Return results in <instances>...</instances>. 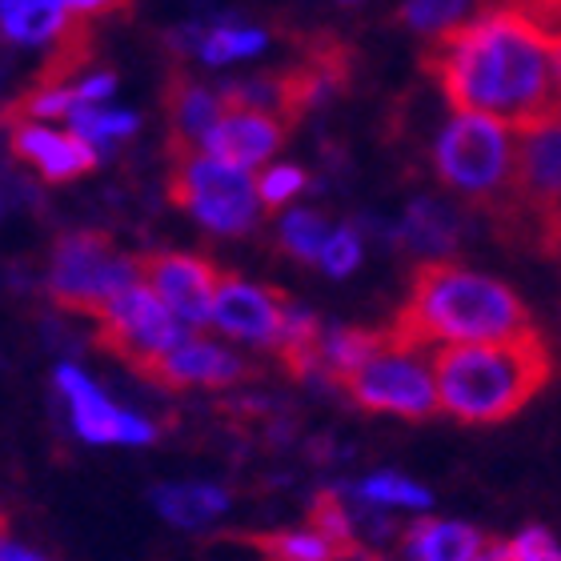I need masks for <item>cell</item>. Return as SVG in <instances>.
Instances as JSON below:
<instances>
[{
	"label": "cell",
	"mask_w": 561,
	"mask_h": 561,
	"mask_svg": "<svg viewBox=\"0 0 561 561\" xmlns=\"http://www.w3.org/2000/svg\"><path fill=\"white\" fill-rule=\"evenodd\" d=\"M425 69L457 113H485L510 129L561 117L550 69V28L522 0H493L433 36Z\"/></svg>",
	"instance_id": "1"
},
{
	"label": "cell",
	"mask_w": 561,
	"mask_h": 561,
	"mask_svg": "<svg viewBox=\"0 0 561 561\" xmlns=\"http://www.w3.org/2000/svg\"><path fill=\"white\" fill-rule=\"evenodd\" d=\"M526 329H534L526 301L505 280L466 270L457 261H425L413 273L410 301L393 321V333L421 350L497 341Z\"/></svg>",
	"instance_id": "2"
},
{
	"label": "cell",
	"mask_w": 561,
	"mask_h": 561,
	"mask_svg": "<svg viewBox=\"0 0 561 561\" xmlns=\"http://www.w3.org/2000/svg\"><path fill=\"white\" fill-rule=\"evenodd\" d=\"M437 398L449 417L466 425H497L522 413L550 386L553 357L538 329L473 345L433 350Z\"/></svg>",
	"instance_id": "3"
},
{
	"label": "cell",
	"mask_w": 561,
	"mask_h": 561,
	"mask_svg": "<svg viewBox=\"0 0 561 561\" xmlns=\"http://www.w3.org/2000/svg\"><path fill=\"white\" fill-rule=\"evenodd\" d=\"M433 173L461 201L497 217L514 209L517 129L485 113H454L433 140Z\"/></svg>",
	"instance_id": "4"
},
{
	"label": "cell",
	"mask_w": 561,
	"mask_h": 561,
	"mask_svg": "<svg viewBox=\"0 0 561 561\" xmlns=\"http://www.w3.org/2000/svg\"><path fill=\"white\" fill-rule=\"evenodd\" d=\"M169 193L213 237H245L249 229H257L265 213L253 169L229 164L205 149H185L173 169Z\"/></svg>",
	"instance_id": "5"
},
{
	"label": "cell",
	"mask_w": 561,
	"mask_h": 561,
	"mask_svg": "<svg viewBox=\"0 0 561 561\" xmlns=\"http://www.w3.org/2000/svg\"><path fill=\"white\" fill-rule=\"evenodd\" d=\"M345 393L362 410L393 413L405 421H425L442 410L433 357L413 341L398 337L393 329L381 333V345L369 353V362L345 381Z\"/></svg>",
	"instance_id": "6"
},
{
	"label": "cell",
	"mask_w": 561,
	"mask_h": 561,
	"mask_svg": "<svg viewBox=\"0 0 561 561\" xmlns=\"http://www.w3.org/2000/svg\"><path fill=\"white\" fill-rule=\"evenodd\" d=\"M133 280H140V261L117 253L101 233L60 237L48 261V293L72 313H101Z\"/></svg>",
	"instance_id": "7"
},
{
	"label": "cell",
	"mask_w": 561,
	"mask_h": 561,
	"mask_svg": "<svg viewBox=\"0 0 561 561\" xmlns=\"http://www.w3.org/2000/svg\"><path fill=\"white\" fill-rule=\"evenodd\" d=\"M96 333L108 353L129 362L140 374H152L169 353L188 337V325L145 285L133 280L96 313Z\"/></svg>",
	"instance_id": "8"
},
{
	"label": "cell",
	"mask_w": 561,
	"mask_h": 561,
	"mask_svg": "<svg viewBox=\"0 0 561 561\" xmlns=\"http://www.w3.org/2000/svg\"><path fill=\"white\" fill-rule=\"evenodd\" d=\"M53 386L69 405V425L84 445H152L157 442V425L140 417L137 410H125L96 386L93 377L77 369V365H57Z\"/></svg>",
	"instance_id": "9"
},
{
	"label": "cell",
	"mask_w": 561,
	"mask_h": 561,
	"mask_svg": "<svg viewBox=\"0 0 561 561\" xmlns=\"http://www.w3.org/2000/svg\"><path fill=\"white\" fill-rule=\"evenodd\" d=\"M285 301L277 289L245 277H221L213 301V325L229 341H245L257 350H280L285 337Z\"/></svg>",
	"instance_id": "10"
},
{
	"label": "cell",
	"mask_w": 561,
	"mask_h": 561,
	"mask_svg": "<svg viewBox=\"0 0 561 561\" xmlns=\"http://www.w3.org/2000/svg\"><path fill=\"white\" fill-rule=\"evenodd\" d=\"M514 209L534 217L538 229L561 209V117L517 129Z\"/></svg>",
	"instance_id": "11"
},
{
	"label": "cell",
	"mask_w": 561,
	"mask_h": 561,
	"mask_svg": "<svg viewBox=\"0 0 561 561\" xmlns=\"http://www.w3.org/2000/svg\"><path fill=\"white\" fill-rule=\"evenodd\" d=\"M140 280L173 309L188 329L213 325V301L221 273L193 253H152L140 261Z\"/></svg>",
	"instance_id": "12"
},
{
	"label": "cell",
	"mask_w": 561,
	"mask_h": 561,
	"mask_svg": "<svg viewBox=\"0 0 561 561\" xmlns=\"http://www.w3.org/2000/svg\"><path fill=\"white\" fill-rule=\"evenodd\" d=\"M12 152H16L24 164H33L48 185L77 181V176H84L101 161V152H96L89 140H81L72 129L69 133L48 129L41 121H16V125H12Z\"/></svg>",
	"instance_id": "13"
},
{
	"label": "cell",
	"mask_w": 561,
	"mask_h": 561,
	"mask_svg": "<svg viewBox=\"0 0 561 561\" xmlns=\"http://www.w3.org/2000/svg\"><path fill=\"white\" fill-rule=\"evenodd\" d=\"M285 140V125L273 113H261V108H225L221 121L205 133L201 149L221 157L229 164H241V169H261V164L273 161V152L280 149Z\"/></svg>",
	"instance_id": "14"
},
{
	"label": "cell",
	"mask_w": 561,
	"mask_h": 561,
	"mask_svg": "<svg viewBox=\"0 0 561 561\" xmlns=\"http://www.w3.org/2000/svg\"><path fill=\"white\" fill-rule=\"evenodd\" d=\"M149 377H157L169 389H221L237 386L245 377V362L229 345H217L209 337H193L188 333Z\"/></svg>",
	"instance_id": "15"
},
{
	"label": "cell",
	"mask_w": 561,
	"mask_h": 561,
	"mask_svg": "<svg viewBox=\"0 0 561 561\" xmlns=\"http://www.w3.org/2000/svg\"><path fill=\"white\" fill-rule=\"evenodd\" d=\"M490 538L466 522L445 517H421L405 529V553L410 561H481Z\"/></svg>",
	"instance_id": "16"
},
{
	"label": "cell",
	"mask_w": 561,
	"mask_h": 561,
	"mask_svg": "<svg viewBox=\"0 0 561 561\" xmlns=\"http://www.w3.org/2000/svg\"><path fill=\"white\" fill-rule=\"evenodd\" d=\"M152 510L176 529H205L229 510V493L209 481H169L152 490Z\"/></svg>",
	"instance_id": "17"
},
{
	"label": "cell",
	"mask_w": 561,
	"mask_h": 561,
	"mask_svg": "<svg viewBox=\"0 0 561 561\" xmlns=\"http://www.w3.org/2000/svg\"><path fill=\"white\" fill-rule=\"evenodd\" d=\"M0 33L16 45H53L72 33L65 0H0Z\"/></svg>",
	"instance_id": "18"
},
{
	"label": "cell",
	"mask_w": 561,
	"mask_h": 561,
	"mask_svg": "<svg viewBox=\"0 0 561 561\" xmlns=\"http://www.w3.org/2000/svg\"><path fill=\"white\" fill-rule=\"evenodd\" d=\"M401 245L421 253L425 261H445V253L457 249V237H461V225L445 205L437 201H413L405 221H401Z\"/></svg>",
	"instance_id": "19"
},
{
	"label": "cell",
	"mask_w": 561,
	"mask_h": 561,
	"mask_svg": "<svg viewBox=\"0 0 561 561\" xmlns=\"http://www.w3.org/2000/svg\"><path fill=\"white\" fill-rule=\"evenodd\" d=\"M225 93H213L205 84L197 81H181L173 84V93H169V121H173V137L185 140L188 149H201V140L205 133L221 121L225 113Z\"/></svg>",
	"instance_id": "20"
},
{
	"label": "cell",
	"mask_w": 561,
	"mask_h": 561,
	"mask_svg": "<svg viewBox=\"0 0 561 561\" xmlns=\"http://www.w3.org/2000/svg\"><path fill=\"white\" fill-rule=\"evenodd\" d=\"M377 345H381V333L333 325V329H321V337H317V357H321V369H325L329 377H337L341 386H345V381L369 362V353H374Z\"/></svg>",
	"instance_id": "21"
},
{
	"label": "cell",
	"mask_w": 561,
	"mask_h": 561,
	"mask_svg": "<svg viewBox=\"0 0 561 561\" xmlns=\"http://www.w3.org/2000/svg\"><path fill=\"white\" fill-rule=\"evenodd\" d=\"M253 546H257L261 561H341L345 558L317 526L261 534V538H253Z\"/></svg>",
	"instance_id": "22"
},
{
	"label": "cell",
	"mask_w": 561,
	"mask_h": 561,
	"mask_svg": "<svg viewBox=\"0 0 561 561\" xmlns=\"http://www.w3.org/2000/svg\"><path fill=\"white\" fill-rule=\"evenodd\" d=\"M350 493L357 502H369L377 510H430L433 497L425 485L410 481L405 473H393V469H381V473H369L365 481L350 485Z\"/></svg>",
	"instance_id": "23"
},
{
	"label": "cell",
	"mask_w": 561,
	"mask_h": 561,
	"mask_svg": "<svg viewBox=\"0 0 561 561\" xmlns=\"http://www.w3.org/2000/svg\"><path fill=\"white\" fill-rule=\"evenodd\" d=\"M270 36L261 28H249V24H213V28H201L197 41V57L205 65H233V60H249L265 53Z\"/></svg>",
	"instance_id": "24"
},
{
	"label": "cell",
	"mask_w": 561,
	"mask_h": 561,
	"mask_svg": "<svg viewBox=\"0 0 561 561\" xmlns=\"http://www.w3.org/2000/svg\"><path fill=\"white\" fill-rule=\"evenodd\" d=\"M69 129L81 140H89L96 152H105L113 140H125L140 129V117L129 108H105V105H77L69 113Z\"/></svg>",
	"instance_id": "25"
},
{
	"label": "cell",
	"mask_w": 561,
	"mask_h": 561,
	"mask_svg": "<svg viewBox=\"0 0 561 561\" xmlns=\"http://www.w3.org/2000/svg\"><path fill=\"white\" fill-rule=\"evenodd\" d=\"M325 237H329L325 217L313 209H293V213H285L277 225V241L285 245V253L305 261V265H317L321 249H325Z\"/></svg>",
	"instance_id": "26"
},
{
	"label": "cell",
	"mask_w": 561,
	"mask_h": 561,
	"mask_svg": "<svg viewBox=\"0 0 561 561\" xmlns=\"http://www.w3.org/2000/svg\"><path fill=\"white\" fill-rule=\"evenodd\" d=\"M309 526H317L341 553L357 550V522H353V505H345V493H321L309 510Z\"/></svg>",
	"instance_id": "27"
},
{
	"label": "cell",
	"mask_w": 561,
	"mask_h": 561,
	"mask_svg": "<svg viewBox=\"0 0 561 561\" xmlns=\"http://www.w3.org/2000/svg\"><path fill=\"white\" fill-rule=\"evenodd\" d=\"M473 0H405L401 4V21L417 28V33H445V28H454V24L466 21V12Z\"/></svg>",
	"instance_id": "28"
},
{
	"label": "cell",
	"mask_w": 561,
	"mask_h": 561,
	"mask_svg": "<svg viewBox=\"0 0 561 561\" xmlns=\"http://www.w3.org/2000/svg\"><path fill=\"white\" fill-rule=\"evenodd\" d=\"M365 257V245H362V233L353 229V225H337V229H329L325 237V249H321V257H317V270L325 273V277H350L357 273Z\"/></svg>",
	"instance_id": "29"
},
{
	"label": "cell",
	"mask_w": 561,
	"mask_h": 561,
	"mask_svg": "<svg viewBox=\"0 0 561 561\" xmlns=\"http://www.w3.org/2000/svg\"><path fill=\"white\" fill-rule=\"evenodd\" d=\"M81 105V96H77V84H60V81H45L41 89H33V93L24 96L21 105H16V113H21L24 121H69L72 108Z\"/></svg>",
	"instance_id": "30"
},
{
	"label": "cell",
	"mask_w": 561,
	"mask_h": 561,
	"mask_svg": "<svg viewBox=\"0 0 561 561\" xmlns=\"http://www.w3.org/2000/svg\"><path fill=\"white\" fill-rule=\"evenodd\" d=\"M305 185H309V176H305V169H297V164H265L257 173V193H261V201H265V209L289 205L297 193H305Z\"/></svg>",
	"instance_id": "31"
},
{
	"label": "cell",
	"mask_w": 561,
	"mask_h": 561,
	"mask_svg": "<svg viewBox=\"0 0 561 561\" xmlns=\"http://www.w3.org/2000/svg\"><path fill=\"white\" fill-rule=\"evenodd\" d=\"M510 561H561L558 541L546 529H522L517 538H510Z\"/></svg>",
	"instance_id": "32"
},
{
	"label": "cell",
	"mask_w": 561,
	"mask_h": 561,
	"mask_svg": "<svg viewBox=\"0 0 561 561\" xmlns=\"http://www.w3.org/2000/svg\"><path fill=\"white\" fill-rule=\"evenodd\" d=\"M117 89V77L113 72H89L77 81V96H81V105H105L108 96Z\"/></svg>",
	"instance_id": "33"
},
{
	"label": "cell",
	"mask_w": 561,
	"mask_h": 561,
	"mask_svg": "<svg viewBox=\"0 0 561 561\" xmlns=\"http://www.w3.org/2000/svg\"><path fill=\"white\" fill-rule=\"evenodd\" d=\"M65 9H69L72 16H101V12L129 9V0H65Z\"/></svg>",
	"instance_id": "34"
},
{
	"label": "cell",
	"mask_w": 561,
	"mask_h": 561,
	"mask_svg": "<svg viewBox=\"0 0 561 561\" xmlns=\"http://www.w3.org/2000/svg\"><path fill=\"white\" fill-rule=\"evenodd\" d=\"M538 241H541V249H546V253H550V257L561 265V209L553 213V217H546V221H541Z\"/></svg>",
	"instance_id": "35"
},
{
	"label": "cell",
	"mask_w": 561,
	"mask_h": 561,
	"mask_svg": "<svg viewBox=\"0 0 561 561\" xmlns=\"http://www.w3.org/2000/svg\"><path fill=\"white\" fill-rule=\"evenodd\" d=\"M0 561H48V558L41 550H33V546H24V541L0 534Z\"/></svg>",
	"instance_id": "36"
},
{
	"label": "cell",
	"mask_w": 561,
	"mask_h": 561,
	"mask_svg": "<svg viewBox=\"0 0 561 561\" xmlns=\"http://www.w3.org/2000/svg\"><path fill=\"white\" fill-rule=\"evenodd\" d=\"M550 69H553V84H558V96H561V24L550 28Z\"/></svg>",
	"instance_id": "37"
}]
</instances>
